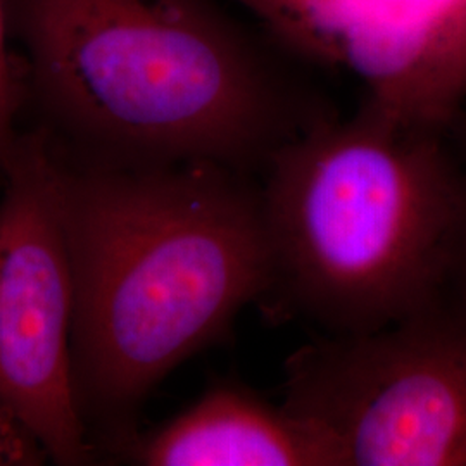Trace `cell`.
<instances>
[{
  "label": "cell",
  "instance_id": "cell-1",
  "mask_svg": "<svg viewBox=\"0 0 466 466\" xmlns=\"http://www.w3.org/2000/svg\"><path fill=\"white\" fill-rule=\"evenodd\" d=\"M25 100L71 163L254 175L337 115L302 61L223 0H7Z\"/></svg>",
  "mask_w": 466,
  "mask_h": 466
},
{
  "label": "cell",
  "instance_id": "cell-2",
  "mask_svg": "<svg viewBox=\"0 0 466 466\" xmlns=\"http://www.w3.org/2000/svg\"><path fill=\"white\" fill-rule=\"evenodd\" d=\"M54 154L75 283V396L85 425L97 421L113 446L175 368L268 299L261 187L211 163L92 167Z\"/></svg>",
  "mask_w": 466,
  "mask_h": 466
},
{
  "label": "cell",
  "instance_id": "cell-3",
  "mask_svg": "<svg viewBox=\"0 0 466 466\" xmlns=\"http://www.w3.org/2000/svg\"><path fill=\"white\" fill-rule=\"evenodd\" d=\"M263 173L268 299L325 335L380 330L458 282L465 177L444 134L361 104L287 142Z\"/></svg>",
  "mask_w": 466,
  "mask_h": 466
},
{
  "label": "cell",
  "instance_id": "cell-4",
  "mask_svg": "<svg viewBox=\"0 0 466 466\" xmlns=\"http://www.w3.org/2000/svg\"><path fill=\"white\" fill-rule=\"evenodd\" d=\"M283 370V404L344 466H466L465 283L380 330L315 339Z\"/></svg>",
  "mask_w": 466,
  "mask_h": 466
},
{
  "label": "cell",
  "instance_id": "cell-5",
  "mask_svg": "<svg viewBox=\"0 0 466 466\" xmlns=\"http://www.w3.org/2000/svg\"><path fill=\"white\" fill-rule=\"evenodd\" d=\"M0 182V402L50 460L85 465L92 446L71 373L75 283L59 167L38 128L19 132Z\"/></svg>",
  "mask_w": 466,
  "mask_h": 466
},
{
  "label": "cell",
  "instance_id": "cell-6",
  "mask_svg": "<svg viewBox=\"0 0 466 466\" xmlns=\"http://www.w3.org/2000/svg\"><path fill=\"white\" fill-rule=\"evenodd\" d=\"M308 66L342 69L392 123L446 134L466 102V0H230Z\"/></svg>",
  "mask_w": 466,
  "mask_h": 466
},
{
  "label": "cell",
  "instance_id": "cell-7",
  "mask_svg": "<svg viewBox=\"0 0 466 466\" xmlns=\"http://www.w3.org/2000/svg\"><path fill=\"white\" fill-rule=\"evenodd\" d=\"M147 466H344L330 437L237 380L213 383L165 425L113 444Z\"/></svg>",
  "mask_w": 466,
  "mask_h": 466
},
{
  "label": "cell",
  "instance_id": "cell-8",
  "mask_svg": "<svg viewBox=\"0 0 466 466\" xmlns=\"http://www.w3.org/2000/svg\"><path fill=\"white\" fill-rule=\"evenodd\" d=\"M7 0H0V178L11 152L16 146L17 117L25 107V88L19 63L7 49L11 38Z\"/></svg>",
  "mask_w": 466,
  "mask_h": 466
},
{
  "label": "cell",
  "instance_id": "cell-9",
  "mask_svg": "<svg viewBox=\"0 0 466 466\" xmlns=\"http://www.w3.org/2000/svg\"><path fill=\"white\" fill-rule=\"evenodd\" d=\"M49 458L42 442L16 413L0 402V466L42 465Z\"/></svg>",
  "mask_w": 466,
  "mask_h": 466
},
{
  "label": "cell",
  "instance_id": "cell-10",
  "mask_svg": "<svg viewBox=\"0 0 466 466\" xmlns=\"http://www.w3.org/2000/svg\"><path fill=\"white\" fill-rule=\"evenodd\" d=\"M465 177V238H463V254H461V268H460V282L466 285V169H463Z\"/></svg>",
  "mask_w": 466,
  "mask_h": 466
}]
</instances>
